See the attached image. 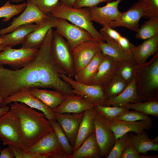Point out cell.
<instances>
[{"label": "cell", "instance_id": "45", "mask_svg": "<svg viewBox=\"0 0 158 158\" xmlns=\"http://www.w3.org/2000/svg\"><path fill=\"white\" fill-rule=\"evenodd\" d=\"M99 32L106 34L116 42L121 36L119 32L108 26L103 27Z\"/></svg>", "mask_w": 158, "mask_h": 158}, {"label": "cell", "instance_id": "35", "mask_svg": "<svg viewBox=\"0 0 158 158\" xmlns=\"http://www.w3.org/2000/svg\"><path fill=\"white\" fill-rule=\"evenodd\" d=\"M27 3L15 5L11 3L10 1L0 7V18H4L2 21L6 22L14 16L22 12L25 9Z\"/></svg>", "mask_w": 158, "mask_h": 158}, {"label": "cell", "instance_id": "22", "mask_svg": "<svg viewBox=\"0 0 158 158\" xmlns=\"http://www.w3.org/2000/svg\"><path fill=\"white\" fill-rule=\"evenodd\" d=\"M142 101V99L137 92L136 79L134 76L133 80L121 93L115 97L105 100L102 105L125 107L126 104L129 103H134Z\"/></svg>", "mask_w": 158, "mask_h": 158}, {"label": "cell", "instance_id": "9", "mask_svg": "<svg viewBox=\"0 0 158 158\" xmlns=\"http://www.w3.org/2000/svg\"><path fill=\"white\" fill-rule=\"evenodd\" d=\"M38 49L22 47L15 49L8 47L0 52V64L8 65L13 70L19 69L33 60Z\"/></svg>", "mask_w": 158, "mask_h": 158}, {"label": "cell", "instance_id": "43", "mask_svg": "<svg viewBox=\"0 0 158 158\" xmlns=\"http://www.w3.org/2000/svg\"><path fill=\"white\" fill-rule=\"evenodd\" d=\"M113 0H77L73 7L75 8H92L101 3L108 2Z\"/></svg>", "mask_w": 158, "mask_h": 158}, {"label": "cell", "instance_id": "36", "mask_svg": "<svg viewBox=\"0 0 158 158\" xmlns=\"http://www.w3.org/2000/svg\"><path fill=\"white\" fill-rule=\"evenodd\" d=\"M137 64L126 60L120 61L116 75L127 84L133 79Z\"/></svg>", "mask_w": 158, "mask_h": 158}, {"label": "cell", "instance_id": "30", "mask_svg": "<svg viewBox=\"0 0 158 158\" xmlns=\"http://www.w3.org/2000/svg\"><path fill=\"white\" fill-rule=\"evenodd\" d=\"M104 56L101 51L97 53L88 64L75 73L74 79L84 84H90Z\"/></svg>", "mask_w": 158, "mask_h": 158}, {"label": "cell", "instance_id": "48", "mask_svg": "<svg viewBox=\"0 0 158 158\" xmlns=\"http://www.w3.org/2000/svg\"><path fill=\"white\" fill-rule=\"evenodd\" d=\"M10 109V107L7 105L0 107V117L7 114Z\"/></svg>", "mask_w": 158, "mask_h": 158}, {"label": "cell", "instance_id": "21", "mask_svg": "<svg viewBox=\"0 0 158 158\" xmlns=\"http://www.w3.org/2000/svg\"><path fill=\"white\" fill-rule=\"evenodd\" d=\"M95 105L87 102L83 96L75 95L69 96L52 110L59 114L79 113L94 107Z\"/></svg>", "mask_w": 158, "mask_h": 158}, {"label": "cell", "instance_id": "50", "mask_svg": "<svg viewBox=\"0 0 158 158\" xmlns=\"http://www.w3.org/2000/svg\"><path fill=\"white\" fill-rule=\"evenodd\" d=\"M3 44L0 45V52H1L7 48L8 47Z\"/></svg>", "mask_w": 158, "mask_h": 158}, {"label": "cell", "instance_id": "19", "mask_svg": "<svg viewBox=\"0 0 158 158\" xmlns=\"http://www.w3.org/2000/svg\"><path fill=\"white\" fill-rule=\"evenodd\" d=\"M54 113V119L62 128L73 147L84 112L75 114Z\"/></svg>", "mask_w": 158, "mask_h": 158}, {"label": "cell", "instance_id": "5", "mask_svg": "<svg viewBox=\"0 0 158 158\" xmlns=\"http://www.w3.org/2000/svg\"><path fill=\"white\" fill-rule=\"evenodd\" d=\"M52 58L60 69L67 75L73 78L75 73L72 49L67 41L53 31L51 47Z\"/></svg>", "mask_w": 158, "mask_h": 158}, {"label": "cell", "instance_id": "18", "mask_svg": "<svg viewBox=\"0 0 158 158\" xmlns=\"http://www.w3.org/2000/svg\"><path fill=\"white\" fill-rule=\"evenodd\" d=\"M122 0H116L107 2L102 7L89 8L92 21L102 25L103 27L108 26L111 22L118 17L121 12L118 9V5Z\"/></svg>", "mask_w": 158, "mask_h": 158}, {"label": "cell", "instance_id": "16", "mask_svg": "<svg viewBox=\"0 0 158 158\" xmlns=\"http://www.w3.org/2000/svg\"><path fill=\"white\" fill-rule=\"evenodd\" d=\"M102 118L114 133L116 140L130 132L139 134L145 130L150 129L153 125L152 119L131 122L117 120L108 121Z\"/></svg>", "mask_w": 158, "mask_h": 158}, {"label": "cell", "instance_id": "37", "mask_svg": "<svg viewBox=\"0 0 158 158\" xmlns=\"http://www.w3.org/2000/svg\"><path fill=\"white\" fill-rule=\"evenodd\" d=\"M49 121L54 129L63 150L69 157L73 152V147L71 144L62 128L55 119Z\"/></svg>", "mask_w": 158, "mask_h": 158}, {"label": "cell", "instance_id": "13", "mask_svg": "<svg viewBox=\"0 0 158 158\" xmlns=\"http://www.w3.org/2000/svg\"><path fill=\"white\" fill-rule=\"evenodd\" d=\"M94 123L96 138L100 148L101 157L106 158L116 140L115 135L97 112Z\"/></svg>", "mask_w": 158, "mask_h": 158}, {"label": "cell", "instance_id": "33", "mask_svg": "<svg viewBox=\"0 0 158 158\" xmlns=\"http://www.w3.org/2000/svg\"><path fill=\"white\" fill-rule=\"evenodd\" d=\"M128 84L116 75L103 87L106 100L115 97L121 93Z\"/></svg>", "mask_w": 158, "mask_h": 158}, {"label": "cell", "instance_id": "38", "mask_svg": "<svg viewBox=\"0 0 158 158\" xmlns=\"http://www.w3.org/2000/svg\"><path fill=\"white\" fill-rule=\"evenodd\" d=\"M130 142L129 133L117 139L106 158H121L122 154Z\"/></svg>", "mask_w": 158, "mask_h": 158}, {"label": "cell", "instance_id": "10", "mask_svg": "<svg viewBox=\"0 0 158 158\" xmlns=\"http://www.w3.org/2000/svg\"><path fill=\"white\" fill-rule=\"evenodd\" d=\"M26 3L22 13L14 18L8 26L0 30L1 35L11 32L21 26L34 23L40 25L45 20L47 15L42 12L32 1H27Z\"/></svg>", "mask_w": 158, "mask_h": 158}, {"label": "cell", "instance_id": "32", "mask_svg": "<svg viewBox=\"0 0 158 158\" xmlns=\"http://www.w3.org/2000/svg\"><path fill=\"white\" fill-rule=\"evenodd\" d=\"M94 108L97 112L105 120L111 121L115 120L121 115L128 109L125 107L105 106L95 105Z\"/></svg>", "mask_w": 158, "mask_h": 158}, {"label": "cell", "instance_id": "4", "mask_svg": "<svg viewBox=\"0 0 158 158\" xmlns=\"http://www.w3.org/2000/svg\"><path fill=\"white\" fill-rule=\"evenodd\" d=\"M51 13L57 18L64 19L83 29L93 38L105 41L104 37L92 24L89 8H75L60 2Z\"/></svg>", "mask_w": 158, "mask_h": 158}, {"label": "cell", "instance_id": "46", "mask_svg": "<svg viewBox=\"0 0 158 158\" xmlns=\"http://www.w3.org/2000/svg\"><path fill=\"white\" fill-rule=\"evenodd\" d=\"M116 42L123 49L130 53L135 47L127 38L122 36Z\"/></svg>", "mask_w": 158, "mask_h": 158}, {"label": "cell", "instance_id": "34", "mask_svg": "<svg viewBox=\"0 0 158 158\" xmlns=\"http://www.w3.org/2000/svg\"><path fill=\"white\" fill-rule=\"evenodd\" d=\"M135 35L138 39L146 40L158 34V18H151L142 24Z\"/></svg>", "mask_w": 158, "mask_h": 158}, {"label": "cell", "instance_id": "2", "mask_svg": "<svg viewBox=\"0 0 158 158\" xmlns=\"http://www.w3.org/2000/svg\"><path fill=\"white\" fill-rule=\"evenodd\" d=\"M9 104L18 118L22 142L26 150L44 134L54 130L42 112L18 102Z\"/></svg>", "mask_w": 158, "mask_h": 158}, {"label": "cell", "instance_id": "29", "mask_svg": "<svg viewBox=\"0 0 158 158\" xmlns=\"http://www.w3.org/2000/svg\"><path fill=\"white\" fill-rule=\"evenodd\" d=\"M101 152L95 132L91 134L69 158H100Z\"/></svg>", "mask_w": 158, "mask_h": 158}, {"label": "cell", "instance_id": "28", "mask_svg": "<svg viewBox=\"0 0 158 158\" xmlns=\"http://www.w3.org/2000/svg\"><path fill=\"white\" fill-rule=\"evenodd\" d=\"M40 25L32 23L24 25L12 32L0 36L3 41L2 44L8 47L22 44L27 36L37 28Z\"/></svg>", "mask_w": 158, "mask_h": 158}, {"label": "cell", "instance_id": "11", "mask_svg": "<svg viewBox=\"0 0 158 158\" xmlns=\"http://www.w3.org/2000/svg\"><path fill=\"white\" fill-rule=\"evenodd\" d=\"M55 28L66 39L72 50L82 42L94 39L85 30L63 19L57 18Z\"/></svg>", "mask_w": 158, "mask_h": 158}, {"label": "cell", "instance_id": "51", "mask_svg": "<svg viewBox=\"0 0 158 158\" xmlns=\"http://www.w3.org/2000/svg\"><path fill=\"white\" fill-rule=\"evenodd\" d=\"M12 2H19L23 1L25 0H11Z\"/></svg>", "mask_w": 158, "mask_h": 158}, {"label": "cell", "instance_id": "17", "mask_svg": "<svg viewBox=\"0 0 158 158\" xmlns=\"http://www.w3.org/2000/svg\"><path fill=\"white\" fill-rule=\"evenodd\" d=\"M57 18L51 13L47 15L45 20L26 37L21 47L38 49L42 44L49 31L55 28Z\"/></svg>", "mask_w": 158, "mask_h": 158}, {"label": "cell", "instance_id": "3", "mask_svg": "<svg viewBox=\"0 0 158 158\" xmlns=\"http://www.w3.org/2000/svg\"><path fill=\"white\" fill-rule=\"evenodd\" d=\"M149 62L137 65L135 77L137 91L142 101L158 97V53Z\"/></svg>", "mask_w": 158, "mask_h": 158}, {"label": "cell", "instance_id": "40", "mask_svg": "<svg viewBox=\"0 0 158 158\" xmlns=\"http://www.w3.org/2000/svg\"><path fill=\"white\" fill-rule=\"evenodd\" d=\"M32 1L38 8L46 15L51 13L58 6L59 0H27Z\"/></svg>", "mask_w": 158, "mask_h": 158}, {"label": "cell", "instance_id": "54", "mask_svg": "<svg viewBox=\"0 0 158 158\" xmlns=\"http://www.w3.org/2000/svg\"><path fill=\"white\" fill-rule=\"evenodd\" d=\"M0 140H1V139H0ZM1 150H0V151H1Z\"/></svg>", "mask_w": 158, "mask_h": 158}, {"label": "cell", "instance_id": "42", "mask_svg": "<svg viewBox=\"0 0 158 158\" xmlns=\"http://www.w3.org/2000/svg\"><path fill=\"white\" fill-rule=\"evenodd\" d=\"M158 155L141 154L132 145L130 142L126 147L121 158H158Z\"/></svg>", "mask_w": 158, "mask_h": 158}, {"label": "cell", "instance_id": "53", "mask_svg": "<svg viewBox=\"0 0 158 158\" xmlns=\"http://www.w3.org/2000/svg\"><path fill=\"white\" fill-rule=\"evenodd\" d=\"M3 44V41L1 39V38L0 37V45H2Z\"/></svg>", "mask_w": 158, "mask_h": 158}, {"label": "cell", "instance_id": "27", "mask_svg": "<svg viewBox=\"0 0 158 158\" xmlns=\"http://www.w3.org/2000/svg\"><path fill=\"white\" fill-rule=\"evenodd\" d=\"M130 143L140 154L147 155L149 151L158 152V136L153 139L149 138L144 130L138 134H129Z\"/></svg>", "mask_w": 158, "mask_h": 158}, {"label": "cell", "instance_id": "14", "mask_svg": "<svg viewBox=\"0 0 158 158\" xmlns=\"http://www.w3.org/2000/svg\"><path fill=\"white\" fill-rule=\"evenodd\" d=\"M100 40L93 39L81 43L72 49L75 73L88 64L101 51Z\"/></svg>", "mask_w": 158, "mask_h": 158}, {"label": "cell", "instance_id": "1", "mask_svg": "<svg viewBox=\"0 0 158 158\" xmlns=\"http://www.w3.org/2000/svg\"><path fill=\"white\" fill-rule=\"evenodd\" d=\"M53 33L48 32L33 60L17 70L0 64V94L3 99L18 92L35 88L61 91L64 82L51 51Z\"/></svg>", "mask_w": 158, "mask_h": 158}, {"label": "cell", "instance_id": "26", "mask_svg": "<svg viewBox=\"0 0 158 158\" xmlns=\"http://www.w3.org/2000/svg\"><path fill=\"white\" fill-rule=\"evenodd\" d=\"M29 90L34 96L51 109L58 107L68 97L71 95H66L61 91L54 90L35 88Z\"/></svg>", "mask_w": 158, "mask_h": 158}, {"label": "cell", "instance_id": "52", "mask_svg": "<svg viewBox=\"0 0 158 158\" xmlns=\"http://www.w3.org/2000/svg\"><path fill=\"white\" fill-rule=\"evenodd\" d=\"M3 100V99L2 98L0 94V104L2 102Z\"/></svg>", "mask_w": 158, "mask_h": 158}, {"label": "cell", "instance_id": "31", "mask_svg": "<svg viewBox=\"0 0 158 158\" xmlns=\"http://www.w3.org/2000/svg\"><path fill=\"white\" fill-rule=\"evenodd\" d=\"M127 109H132L145 114L158 118V97L145 101L130 103L126 104Z\"/></svg>", "mask_w": 158, "mask_h": 158}, {"label": "cell", "instance_id": "44", "mask_svg": "<svg viewBox=\"0 0 158 158\" xmlns=\"http://www.w3.org/2000/svg\"><path fill=\"white\" fill-rule=\"evenodd\" d=\"M9 146L13 151L16 158H45L42 155L27 152L24 150L11 145Z\"/></svg>", "mask_w": 158, "mask_h": 158}, {"label": "cell", "instance_id": "47", "mask_svg": "<svg viewBox=\"0 0 158 158\" xmlns=\"http://www.w3.org/2000/svg\"><path fill=\"white\" fill-rule=\"evenodd\" d=\"M1 150L0 158H15L13 151L9 146Z\"/></svg>", "mask_w": 158, "mask_h": 158}, {"label": "cell", "instance_id": "23", "mask_svg": "<svg viewBox=\"0 0 158 158\" xmlns=\"http://www.w3.org/2000/svg\"><path fill=\"white\" fill-rule=\"evenodd\" d=\"M101 34L104 37L105 41H106L105 42L102 40L99 41L101 51L104 56L119 61L126 60L136 63L131 53L123 49L115 41L106 34Z\"/></svg>", "mask_w": 158, "mask_h": 158}, {"label": "cell", "instance_id": "24", "mask_svg": "<svg viewBox=\"0 0 158 158\" xmlns=\"http://www.w3.org/2000/svg\"><path fill=\"white\" fill-rule=\"evenodd\" d=\"M158 34L146 40L142 44L135 46L131 53L135 62L137 64L145 62L151 56L158 52Z\"/></svg>", "mask_w": 158, "mask_h": 158}, {"label": "cell", "instance_id": "41", "mask_svg": "<svg viewBox=\"0 0 158 158\" xmlns=\"http://www.w3.org/2000/svg\"><path fill=\"white\" fill-rule=\"evenodd\" d=\"M152 119L149 116L136 111L128 110L118 117L116 120L128 121H136Z\"/></svg>", "mask_w": 158, "mask_h": 158}, {"label": "cell", "instance_id": "49", "mask_svg": "<svg viewBox=\"0 0 158 158\" xmlns=\"http://www.w3.org/2000/svg\"><path fill=\"white\" fill-rule=\"evenodd\" d=\"M77 0H60L61 3L69 6H73Z\"/></svg>", "mask_w": 158, "mask_h": 158}, {"label": "cell", "instance_id": "6", "mask_svg": "<svg viewBox=\"0 0 158 158\" xmlns=\"http://www.w3.org/2000/svg\"><path fill=\"white\" fill-rule=\"evenodd\" d=\"M0 138L3 145H11L26 150L22 142L18 118L11 109L0 117Z\"/></svg>", "mask_w": 158, "mask_h": 158}, {"label": "cell", "instance_id": "7", "mask_svg": "<svg viewBox=\"0 0 158 158\" xmlns=\"http://www.w3.org/2000/svg\"><path fill=\"white\" fill-rule=\"evenodd\" d=\"M45 158H68L63 150L54 131L44 134L26 150Z\"/></svg>", "mask_w": 158, "mask_h": 158}, {"label": "cell", "instance_id": "20", "mask_svg": "<svg viewBox=\"0 0 158 158\" xmlns=\"http://www.w3.org/2000/svg\"><path fill=\"white\" fill-rule=\"evenodd\" d=\"M120 61L104 56L90 84L104 87L116 75Z\"/></svg>", "mask_w": 158, "mask_h": 158}, {"label": "cell", "instance_id": "12", "mask_svg": "<svg viewBox=\"0 0 158 158\" xmlns=\"http://www.w3.org/2000/svg\"><path fill=\"white\" fill-rule=\"evenodd\" d=\"M14 102L23 103L31 108L41 111L48 120L55 119L54 113L52 109L34 96L29 90L18 92L4 98L0 104V107L6 106Z\"/></svg>", "mask_w": 158, "mask_h": 158}, {"label": "cell", "instance_id": "15", "mask_svg": "<svg viewBox=\"0 0 158 158\" xmlns=\"http://www.w3.org/2000/svg\"><path fill=\"white\" fill-rule=\"evenodd\" d=\"M144 13V5L138 1L126 11L121 12L117 19L111 22L108 26L112 28L123 27L137 32L139 28V20Z\"/></svg>", "mask_w": 158, "mask_h": 158}, {"label": "cell", "instance_id": "25", "mask_svg": "<svg viewBox=\"0 0 158 158\" xmlns=\"http://www.w3.org/2000/svg\"><path fill=\"white\" fill-rule=\"evenodd\" d=\"M96 113V111L94 107L84 112L73 147V152L89 136L95 133L94 120Z\"/></svg>", "mask_w": 158, "mask_h": 158}, {"label": "cell", "instance_id": "39", "mask_svg": "<svg viewBox=\"0 0 158 158\" xmlns=\"http://www.w3.org/2000/svg\"><path fill=\"white\" fill-rule=\"evenodd\" d=\"M142 3L144 7L143 17L149 19L158 18V0H138Z\"/></svg>", "mask_w": 158, "mask_h": 158}, {"label": "cell", "instance_id": "8", "mask_svg": "<svg viewBox=\"0 0 158 158\" xmlns=\"http://www.w3.org/2000/svg\"><path fill=\"white\" fill-rule=\"evenodd\" d=\"M59 75L70 85L75 95L83 96L89 102L94 105H102L106 100L103 87L81 83L65 74H60Z\"/></svg>", "mask_w": 158, "mask_h": 158}]
</instances>
